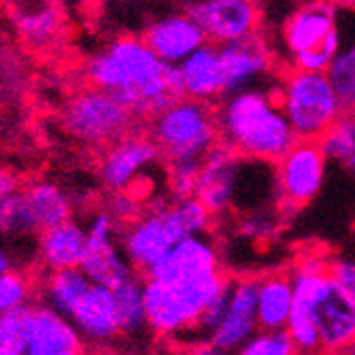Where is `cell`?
Instances as JSON below:
<instances>
[{
    "instance_id": "6da1fadb",
    "label": "cell",
    "mask_w": 355,
    "mask_h": 355,
    "mask_svg": "<svg viewBox=\"0 0 355 355\" xmlns=\"http://www.w3.org/2000/svg\"><path fill=\"white\" fill-rule=\"evenodd\" d=\"M96 89L113 94L132 117L155 119L185 98L177 67L159 62L141 37H117L87 62Z\"/></svg>"
},
{
    "instance_id": "7a4b0ae2",
    "label": "cell",
    "mask_w": 355,
    "mask_h": 355,
    "mask_svg": "<svg viewBox=\"0 0 355 355\" xmlns=\"http://www.w3.org/2000/svg\"><path fill=\"white\" fill-rule=\"evenodd\" d=\"M215 117L219 143L253 162L275 166L296 143L272 85L225 96L215 107Z\"/></svg>"
},
{
    "instance_id": "3957f363",
    "label": "cell",
    "mask_w": 355,
    "mask_h": 355,
    "mask_svg": "<svg viewBox=\"0 0 355 355\" xmlns=\"http://www.w3.org/2000/svg\"><path fill=\"white\" fill-rule=\"evenodd\" d=\"M294 306L304 311L317 328L319 351L340 355L355 340V302L328 275V255L306 251L289 268Z\"/></svg>"
},
{
    "instance_id": "277c9868",
    "label": "cell",
    "mask_w": 355,
    "mask_h": 355,
    "mask_svg": "<svg viewBox=\"0 0 355 355\" xmlns=\"http://www.w3.org/2000/svg\"><path fill=\"white\" fill-rule=\"evenodd\" d=\"M223 272L191 281V283H164L157 279H143V306L147 328L159 336H193L198 321L207 306L228 285Z\"/></svg>"
},
{
    "instance_id": "5b68a950",
    "label": "cell",
    "mask_w": 355,
    "mask_h": 355,
    "mask_svg": "<svg viewBox=\"0 0 355 355\" xmlns=\"http://www.w3.org/2000/svg\"><path fill=\"white\" fill-rule=\"evenodd\" d=\"M275 94L296 141L319 143L345 113L326 75L287 69Z\"/></svg>"
},
{
    "instance_id": "8992f818",
    "label": "cell",
    "mask_w": 355,
    "mask_h": 355,
    "mask_svg": "<svg viewBox=\"0 0 355 355\" xmlns=\"http://www.w3.org/2000/svg\"><path fill=\"white\" fill-rule=\"evenodd\" d=\"M151 139L168 164L202 162L219 145L215 107L181 98L151 121Z\"/></svg>"
},
{
    "instance_id": "52a82bcc",
    "label": "cell",
    "mask_w": 355,
    "mask_h": 355,
    "mask_svg": "<svg viewBox=\"0 0 355 355\" xmlns=\"http://www.w3.org/2000/svg\"><path fill=\"white\" fill-rule=\"evenodd\" d=\"M132 121V113L113 94L96 87L75 94L62 109L67 132L85 145H113L125 137Z\"/></svg>"
},
{
    "instance_id": "ba28073f",
    "label": "cell",
    "mask_w": 355,
    "mask_h": 355,
    "mask_svg": "<svg viewBox=\"0 0 355 355\" xmlns=\"http://www.w3.org/2000/svg\"><path fill=\"white\" fill-rule=\"evenodd\" d=\"M328 157L319 143L296 141L275 168L277 200L283 213H292L317 198L328 177Z\"/></svg>"
},
{
    "instance_id": "9c48e42d",
    "label": "cell",
    "mask_w": 355,
    "mask_h": 355,
    "mask_svg": "<svg viewBox=\"0 0 355 355\" xmlns=\"http://www.w3.org/2000/svg\"><path fill=\"white\" fill-rule=\"evenodd\" d=\"M251 159H245L221 143L200 162L196 198L213 217L239 211L243 187L249 175Z\"/></svg>"
},
{
    "instance_id": "30bf717a",
    "label": "cell",
    "mask_w": 355,
    "mask_h": 355,
    "mask_svg": "<svg viewBox=\"0 0 355 355\" xmlns=\"http://www.w3.org/2000/svg\"><path fill=\"white\" fill-rule=\"evenodd\" d=\"M185 11L215 47L262 35L264 11L251 0H200L185 5Z\"/></svg>"
},
{
    "instance_id": "8fae6325",
    "label": "cell",
    "mask_w": 355,
    "mask_h": 355,
    "mask_svg": "<svg viewBox=\"0 0 355 355\" xmlns=\"http://www.w3.org/2000/svg\"><path fill=\"white\" fill-rule=\"evenodd\" d=\"M321 47H343L338 7L330 3H309L289 11L279 26V49L285 62Z\"/></svg>"
},
{
    "instance_id": "7c38bea8",
    "label": "cell",
    "mask_w": 355,
    "mask_h": 355,
    "mask_svg": "<svg viewBox=\"0 0 355 355\" xmlns=\"http://www.w3.org/2000/svg\"><path fill=\"white\" fill-rule=\"evenodd\" d=\"M115 232L117 223L113 217L107 211L96 213L85 228V251L79 264V270L94 285L107 287L111 292L137 277L115 241Z\"/></svg>"
},
{
    "instance_id": "4fadbf2b",
    "label": "cell",
    "mask_w": 355,
    "mask_h": 355,
    "mask_svg": "<svg viewBox=\"0 0 355 355\" xmlns=\"http://www.w3.org/2000/svg\"><path fill=\"white\" fill-rule=\"evenodd\" d=\"M217 49L223 75V98L253 87H270L264 83L275 73V49L262 35Z\"/></svg>"
},
{
    "instance_id": "5bb4252c",
    "label": "cell",
    "mask_w": 355,
    "mask_h": 355,
    "mask_svg": "<svg viewBox=\"0 0 355 355\" xmlns=\"http://www.w3.org/2000/svg\"><path fill=\"white\" fill-rule=\"evenodd\" d=\"M162 151L145 135H125L115 141L103 155L98 177L111 193L128 191L130 185L145 179V173L162 162Z\"/></svg>"
},
{
    "instance_id": "9a60e30c",
    "label": "cell",
    "mask_w": 355,
    "mask_h": 355,
    "mask_svg": "<svg viewBox=\"0 0 355 355\" xmlns=\"http://www.w3.org/2000/svg\"><path fill=\"white\" fill-rule=\"evenodd\" d=\"M177 243L173 241L159 205L143 213L135 223L121 228L119 249L139 277H149V272L164 260Z\"/></svg>"
},
{
    "instance_id": "2e32d148",
    "label": "cell",
    "mask_w": 355,
    "mask_h": 355,
    "mask_svg": "<svg viewBox=\"0 0 355 355\" xmlns=\"http://www.w3.org/2000/svg\"><path fill=\"white\" fill-rule=\"evenodd\" d=\"M141 39L153 55L168 67H179L185 58L207 45L200 26L189 17L185 9L149 21Z\"/></svg>"
},
{
    "instance_id": "e0dca14e",
    "label": "cell",
    "mask_w": 355,
    "mask_h": 355,
    "mask_svg": "<svg viewBox=\"0 0 355 355\" xmlns=\"http://www.w3.org/2000/svg\"><path fill=\"white\" fill-rule=\"evenodd\" d=\"M257 330V294L255 277L230 279L228 287V306L219 321V326L211 334V343L223 351L236 353Z\"/></svg>"
},
{
    "instance_id": "ac0fdd59",
    "label": "cell",
    "mask_w": 355,
    "mask_h": 355,
    "mask_svg": "<svg viewBox=\"0 0 355 355\" xmlns=\"http://www.w3.org/2000/svg\"><path fill=\"white\" fill-rule=\"evenodd\" d=\"M219 272L223 270L217 245L209 236H196L177 243L164 260L149 272V279L164 283H191Z\"/></svg>"
},
{
    "instance_id": "d6986e66",
    "label": "cell",
    "mask_w": 355,
    "mask_h": 355,
    "mask_svg": "<svg viewBox=\"0 0 355 355\" xmlns=\"http://www.w3.org/2000/svg\"><path fill=\"white\" fill-rule=\"evenodd\" d=\"M83 340L75 326L47 304H32L26 355H79Z\"/></svg>"
},
{
    "instance_id": "ffe728a7",
    "label": "cell",
    "mask_w": 355,
    "mask_h": 355,
    "mask_svg": "<svg viewBox=\"0 0 355 355\" xmlns=\"http://www.w3.org/2000/svg\"><path fill=\"white\" fill-rule=\"evenodd\" d=\"M69 321L75 326L83 343L87 340L92 345H107L121 334L113 292L94 283L73 309Z\"/></svg>"
},
{
    "instance_id": "44dd1931",
    "label": "cell",
    "mask_w": 355,
    "mask_h": 355,
    "mask_svg": "<svg viewBox=\"0 0 355 355\" xmlns=\"http://www.w3.org/2000/svg\"><path fill=\"white\" fill-rule=\"evenodd\" d=\"M183 96L189 101L213 105L223 98V75L219 49L211 43L202 45L179 64Z\"/></svg>"
},
{
    "instance_id": "7402d4cb",
    "label": "cell",
    "mask_w": 355,
    "mask_h": 355,
    "mask_svg": "<svg viewBox=\"0 0 355 355\" xmlns=\"http://www.w3.org/2000/svg\"><path fill=\"white\" fill-rule=\"evenodd\" d=\"M255 294L260 330H285L294 309V285L289 270H270L255 277Z\"/></svg>"
},
{
    "instance_id": "603a6c76",
    "label": "cell",
    "mask_w": 355,
    "mask_h": 355,
    "mask_svg": "<svg viewBox=\"0 0 355 355\" xmlns=\"http://www.w3.org/2000/svg\"><path fill=\"white\" fill-rule=\"evenodd\" d=\"M83 251H85V228L75 219H69L41 232L39 253L49 272L79 268Z\"/></svg>"
},
{
    "instance_id": "cb8c5ba5",
    "label": "cell",
    "mask_w": 355,
    "mask_h": 355,
    "mask_svg": "<svg viewBox=\"0 0 355 355\" xmlns=\"http://www.w3.org/2000/svg\"><path fill=\"white\" fill-rule=\"evenodd\" d=\"M26 198L30 202V209L35 213V219L39 223V230H49L53 225H60L64 221L73 219V205L69 193L64 191L53 181H37L30 183L26 189Z\"/></svg>"
},
{
    "instance_id": "d4e9b609",
    "label": "cell",
    "mask_w": 355,
    "mask_h": 355,
    "mask_svg": "<svg viewBox=\"0 0 355 355\" xmlns=\"http://www.w3.org/2000/svg\"><path fill=\"white\" fill-rule=\"evenodd\" d=\"M11 17L17 35L30 45H45L60 32V11L49 3H19Z\"/></svg>"
},
{
    "instance_id": "484cf974",
    "label": "cell",
    "mask_w": 355,
    "mask_h": 355,
    "mask_svg": "<svg viewBox=\"0 0 355 355\" xmlns=\"http://www.w3.org/2000/svg\"><path fill=\"white\" fill-rule=\"evenodd\" d=\"M159 211H162L164 223L175 243H181L185 239L207 236L213 225V215L196 198L162 202Z\"/></svg>"
},
{
    "instance_id": "4316f807",
    "label": "cell",
    "mask_w": 355,
    "mask_h": 355,
    "mask_svg": "<svg viewBox=\"0 0 355 355\" xmlns=\"http://www.w3.org/2000/svg\"><path fill=\"white\" fill-rule=\"evenodd\" d=\"M89 285H92V281L79 268L49 272V277L43 285V296H45L43 304H47L49 309H53L55 313L69 319L73 309L77 306V302L89 289Z\"/></svg>"
},
{
    "instance_id": "83f0119b",
    "label": "cell",
    "mask_w": 355,
    "mask_h": 355,
    "mask_svg": "<svg viewBox=\"0 0 355 355\" xmlns=\"http://www.w3.org/2000/svg\"><path fill=\"white\" fill-rule=\"evenodd\" d=\"M319 145L328 162L355 175V111H345Z\"/></svg>"
},
{
    "instance_id": "f1b7e54d",
    "label": "cell",
    "mask_w": 355,
    "mask_h": 355,
    "mask_svg": "<svg viewBox=\"0 0 355 355\" xmlns=\"http://www.w3.org/2000/svg\"><path fill=\"white\" fill-rule=\"evenodd\" d=\"M113 298L117 306V321L121 334H135L147 328L143 306V279L139 275L119 285L113 292Z\"/></svg>"
},
{
    "instance_id": "f546056e",
    "label": "cell",
    "mask_w": 355,
    "mask_h": 355,
    "mask_svg": "<svg viewBox=\"0 0 355 355\" xmlns=\"http://www.w3.org/2000/svg\"><path fill=\"white\" fill-rule=\"evenodd\" d=\"M345 111H355V37L345 39L326 73Z\"/></svg>"
},
{
    "instance_id": "4dcf8cb0",
    "label": "cell",
    "mask_w": 355,
    "mask_h": 355,
    "mask_svg": "<svg viewBox=\"0 0 355 355\" xmlns=\"http://www.w3.org/2000/svg\"><path fill=\"white\" fill-rule=\"evenodd\" d=\"M41 232L35 213L30 209L24 189H17L11 196L0 200V236L15 239Z\"/></svg>"
},
{
    "instance_id": "1f68e13d",
    "label": "cell",
    "mask_w": 355,
    "mask_h": 355,
    "mask_svg": "<svg viewBox=\"0 0 355 355\" xmlns=\"http://www.w3.org/2000/svg\"><path fill=\"white\" fill-rule=\"evenodd\" d=\"M32 304L0 315V355H26V336Z\"/></svg>"
},
{
    "instance_id": "d6a6232c",
    "label": "cell",
    "mask_w": 355,
    "mask_h": 355,
    "mask_svg": "<svg viewBox=\"0 0 355 355\" xmlns=\"http://www.w3.org/2000/svg\"><path fill=\"white\" fill-rule=\"evenodd\" d=\"M32 283L21 270H7L0 275V315L30 306Z\"/></svg>"
},
{
    "instance_id": "836d02e7",
    "label": "cell",
    "mask_w": 355,
    "mask_h": 355,
    "mask_svg": "<svg viewBox=\"0 0 355 355\" xmlns=\"http://www.w3.org/2000/svg\"><path fill=\"white\" fill-rule=\"evenodd\" d=\"M234 355H298L285 330H257Z\"/></svg>"
},
{
    "instance_id": "e575fe53",
    "label": "cell",
    "mask_w": 355,
    "mask_h": 355,
    "mask_svg": "<svg viewBox=\"0 0 355 355\" xmlns=\"http://www.w3.org/2000/svg\"><path fill=\"white\" fill-rule=\"evenodd\" d=\"M277 225H279V213H275L272 209H264V211H253V213L241 215V219L236 223V230L241 236L257 243L262 239L275 236Z\"/></svg>"
},
{
    "instance_id": "d590c367",
    "label": "cell",
    "mask_w": 355,
    "mask_h": 355,
    "mask_svg": "<svg viewBox=\"0 0 355 355\" xmlns=\"http://www.w3.org/2000/svg\"><path fill=\"white\" fill-rule=\"evenodd\" d=\"M200 162H179L168 166V191L173 200L193 198L198 183Z\"/></svg>"
},
{
    "instance_id": "8d00e7d4",
    "label": "cell",
    "mask_w": 355,
    "mask_h": 355,
    "mask_svg": "<svg viewBox=\"0 0 355 355\" xmlns=\"http://www.w3.org/2000/svg\"><path fill=\"white\" fill-rule=\"evenodd\" d=\"M328 275L345 296L355 302V260L345 255L328 257Z\"/></svg>"
},
{
    "instance_id": "74e56055",
    "label": "cell",
    "mask_w": 355,
    "mask_h": 355,
    "mask_svg": "<svg viewBox=\"0 0 355 355\" xmlns=\"http://www.w3.org/2000/svg\"><path fill=\"white\" fill-rule=\"evenodd\" d=\"M107 213L113 217L117 228H119V223L125 228V225L135 223L143 215V207H141V200H137L135 196H130V193L121 191V193H113L111 196Z\"/></svg>"
},
{
    "instance_id": "f35d334b",
    "label": "cell",
    "mask_w": 355,
    "mask_h": 355,
    "mask_svg": "<svg viewBox=\"0 0 355 355\" xmlns=\"http://www.w3.org/2000/svg\"><path fill=\"white\" fill-rule=\"evenodd\" d=\"M185 355H234L230 351H223L221 347H217L211 340H196L187 345V353Z\"/></svg>"
},
{
    "instance_id": "ab89813d",
    "label": "cell",
    "mask_w": 355,
    "mask_h": 355,
    "mask_svg": "<svg viewBox=\"0 0 355 355\" xmlns=\"http://www.w3.org/2000/svg\"><path fill=\"white\" fill-rule=\"evenodd\" d=\"M19 189V183H17V177L5 168V166H0V200L11 196V193H15Z\"/></svg>"
},
{
    "instance_id": "60d3db41",
    "label": "cell",
    "mask_w": 355,
    "mask_h": 355,
    "mask_svg": "<svg viewBox=\"0 0 355 355\" xmlns=\"http://www.w3.org/2000/svg\"><path fill=\"white\" fill-rule=\"evenodd\" d=\"M7 270H13V260H11V253L0 245V275Z\"/></svg>"
},
{
    "instance_id": "b9f144b4",
    "label": "cell",
    "mask_w": 355,
    "mask_h": 355,
    "mask_svg": "<svg viewBox=\"0 0 355 355\" xmlns=\"http://www.w3.org/2000/svg\"><path fill=\"white\" fill-rule=\"evenodd\" d=\"M340 355H355V340H353V343H351V345H349Z\"/></svg>"
},
{
    "instance_id": "7bdbcfd3",
    "label": "cell",
    "mask_w": 355,
    "mask_h": 355,
    "mask_svg": "<svg viewBox=\"0 0 355 355\" xmlns=\"http://www.w3.org/2000/svg\"><path fill=\"white\" fill-rule=\"evenodd\" d=\"M311 355H328V353H311Z\"/></svg>"
},
{
    "instance_id": "ee69618b",
    "label": "cell",
    "mask_w": 355,
    "mask_h": 355,
    "mask_svg": "<svg viewBox=\"0 0 355 355\" xmlns=\"http://www.w3.org/2000/svg\"><path fill=\"white\" fill-rule=\"evenodd\" d=\"M79 355H87V353H79Z\"/></svg>"
}]
</instances>
